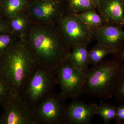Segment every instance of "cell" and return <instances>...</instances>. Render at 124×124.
<instances>
[{
  "instance_id": "obj_10",
  "label": "cell",
  "mask_w": 124,
  "mask_h": 124,
  "mask_svg": "<svg viewBox=\"0 0 124 124\" xmlns=\"http://www.w3.org/2000/svg\"><path fill=\"white\" fill-rule=\"evenodd\" d=\"M91 28L98 43L100 44L115 50L116 53L124 46V31L118 26L103 24Z\"/></svg>"
},
{
  "instance_id": "obj_23",
  "label": "cell",
  "mask_w": 124,
  "mask_h": 124,
  "mask_svg": "<svg viewBox=\"0 0 124 124\" xmlns=\"http://www.w3.org/2000/svg\"><path fill=\"white\" fill-rule=\"evenodd\" d=\"M115 120L118 124H124V104L116 107Z\"/></svg>"
},
{
  "instance_id": "obj_19",
  "label": "cell",
  "mask_w": 124,
  "mask_h": 124,
  "mask_svg": "<svg viewBox=\"0 0 124 124\" xmlns=\"http://www.w3.org/2000/svg\"><path fill=\"white\" fill-rule=\"evenodd\" d=\"M13 97L8 82L0 71V105L3 107Z\"/></svg>"
},
{
  "instance_id": "obj_15",
  "label": "cell",
  "mask_w": 124,
  "mask_h": 124,
  "mask_svg": "<svg viewBox=\"0 0 124 124\" xmlns=\"http://www.w3.org/2000/svg\"><path fill=\"white\" fill-rule=\"evenodd\" d=\"M74 14L85 24L91 28L101 26L105 22L102 16L93 10Z\"/></svg>"
},
{
  "instance_id": "obj_6",
  "label": "cell",
  "mask_w": 124,
  "mask_h": 124,
  "mask_svg": "<svg viewBox=\"0 0 124 124\" xmlns=\"http://www.w3.org/2000/svg\"><path fill=\"white\" fill-rule=\"evenodd\" d=\"M59 25L62 36L70 49L88 45L93 35L91 27L85 24L73 13L61 18Z\"/></svg>"
},
{
  "instance_id": "obj_12",
  "label": "cell",
  "mask_w": 124,
  "mask_h": 124,
  "mask_svg": "<svg viewBox=\"0 0 124 124\" xmlns=\"http://www.w3.org/2000/svg\"><path fill=\"white\" fill-rule=\"evenodd\" d=\"M29 13L33 18L38 22L47 23L58 17L60 11L55 2L47 0L33 5L29 10Z\"/></svg>"
},
{
  "instance_id": "obj_3",
  "label": "cell",
  "mask_w": 124,
  "mask_h": 124,
  "mask_svg": "<svg viewBox=\"0 0 124 124\" xmlns=\"http://www.w3.org/2000/svg\"><path fill=\"white\" fill-rule=\"evenodd\" d=\"M121 64L117 60L102 61L89 69L84 92L101 99L112 98Z\"/></svg>"
},
{
  "instance_id": "obj_4",
  "label": "cell",
  "mask_w": 124,
  "mask_h": 124,
  "mask_svg": "<svg viewBox=\"0 0 124 124\" xmlns=\"http://www.w3.org/2000/svg\"><path fill=\"white\" fill-rule=\"evenodd\" d=\"M57 84L55 70L38 64L30 79L19 95L35 108L53 93Z\"/></svg>"
},
{
  "instance_id": "obj_14",
  "label": "cell",
  "mask_w": 124,
  "mask_h": 124,
  "mask_svg": "<svg viewBox=\"0 0 124 124\" xmlns=\"http://www.w3.org/2000/svg\"><path fill=\"white\" fill-rule=\"evenodd\" d=\"M116 53L115 50L98 43L89 51V64L93 66L98 64L106 55L111 54H116Z\"/></svg>"
},
{
  "instance_id": "obj_22",
  "label": "cell",
  "mask_w": 124,
  "mask_h": 124,
  "mask_svg": "<svg viewBox=\"0 0 124 124\" xmlns=\"http://www.w3.org/2000/svg\"><path fill=\"white\" fill-rule=\"evenodd\" d=\"M13 37L8 33H0V55L15 42Z\"/></svg>"
},
{
  "instance_id": "obj_1",
  "label": "cell",
  "mask_w": 124,
  "mask_h": 124,
  "mask_svg": "<svg viewBox=\"0 0 124 124\" xmlns=\"http://www.w3.org/2000/svg\"><path fill=\"white\" fill-rule=\"evenodd\" d=\"M38 63L27 41H15L0 55V71L8 82L14 96L19 95Z\"/></svg>"
},
{
  "instance_id": "obj_26",
  "label": "cell",
  "mask_w": 124,
  "mask_h": 124,
  "mask_svg": "<svg viewBox=\"0 0 124 124\" xmlns=\"http://www.w3.org/2000/svg\"><path fill=\"white\" fill-rule=\"evenodd\" d=\"M94 0V1H95L96 2H99L100 1L104 0Z\"/></svg>"
},
{
  "instance_id": "obj_8",
  "label": "cell",
  "mask_w": 124,
  "mask_h": 124,
  "mask_svg": "<svg viewBox=\"0 0 124 124\" xmlns=\"http://www.w3.org/2000/svg\"><path fill=\"white\" fill-rule=\"evenodd\" d=\"M3 107L0 124H38L35 108L19 95L14 96Z\"/></svg>"
},
{
  "instance_id": "obj_11",
  "label": "cell",
  "mask_w": 124,
  "mask_h": 124,
  "mask_svg": "<svg viewBox=\"0 0 124 124\" xmlns=\"http://www.w3.org/2000/svg\"><path fill=\"white\" fill-rule=\"evenodd\" d=\"M105 22L115 26L124 24V4L122 0H108L100 8Z\"/></svg>"
},
{
  "instance_id": "obj_7",
  "label": "cell",
  "mask_w": 124,
  "mask_h": 124,
  "mask_svg": "<svg viewBox=\"0 0 124 124\" xmlns=\"http://www.w3.org/2000/svg\"><path fill=\"white\" fill-rule=\"evenodd\" d=\"M66 99L53 92L41 102L34 108L38 124H64Z\"/></svg>"
},
{
  "instance_id": "obj_21",
  "label": "cell",
  "mask_w": 124,
  "mask_h": 124,
  "mask_svg": "<svg viewBox=\"0 0 124 124\" xmlns=\"http://www.w3.org/2000/svg\"><path fill=\"white\" fill-rule=\"evenodd\" d=\"M113 96L124 104V63L121 64Z\"/></svg>"
},
{
  "instance_id": "obj_9",
  "label": "cell",
  "mask_w": 124,
  "mask_h": 124,
  "mask_svg": "<svg viewBox=\"0 0 124 124\" xmlns=\"http://www.w3.org/2000/svg\"><path fill=\"white\" fill-rule=\"evenodd\" d=\"M97 104H86L76 99L66 106L64 124H89L96 115Z\"/></svg>"
},
{
  "instance_id": "obj_13",
  "label": "cell",
  "mask_w": 124,
  "mask_h": 124,
  "mask_svg": "<svg viewBox=\"0 0 124 124\" xmlns=\"http://www.w3.org/2000/svg\"><path fill=\"white\" fill-rule=\"evenodd\" d=\"M87 45L75 46L68 56L67 60L86 73L89 69V51Z\"/></svg>"
},
{
  "instance_id": "obj_24",
  "label": "cell",
  "mask_w": 124,
  "mask_h": 124,
  "mask_svg": "<svg viewBox=\"0 0 124 124\" xmlns=\"http://www.w3.org/2000/svg\"><path fill=\"white\" fill-rule=\"evenodd\" d=\"M117 55L118 60L117 61L120 63H124V46H122L119 50L117 51V53L116 54Z\"/></svg>"
},
{
  "instance_id": "obj_2",
  "label": "cell",
  "mask_w": 124,
  "mask_h": 124,
  "mask_svg": "<svg viewBox=\"0 0 124 124\" xmlns=\"http://www.w3.org/2000/svg\"><path fill=\"white\" fill-rule=\"evenodd\" d=\"M27 41L38 64L51 70H55L71 53L61 32L49 26H33Z\"/></svg>"
},
{
  "instance_id": "obj_16",
  "label": "cell",
  "mask_w": 124,
  "mask_h": 124,
  "mask_svg": "<svg viewBox=\"0 0 124 124\" xmlns=\"http://www.w3.org/2000/svg\"><path fill=\"white\" fill-rule=\"evenodd\" d=\"M116 107L103 101L97 104L95 114L102 119L105 124H110L111 121L115 120Z\"/></svg>"
},
{
  "instance_id": "obj_17",
  "label": "cell",
  "mask_w": 124,
  "mask_h": 124,
  "mask_svg": "<svg viewBox=\"0 0 124 124\" xmlns=\"http://www.w3.org/2000/svg\"><path fill=\"white\" fill-rule=\"evenodd\" d=\"M26 4V0H5L3 10L7 17L10 19L22 13Z\"/></svg>"
},
{
  "instance_id": "obj_18",
  "label": "cell",
  "mask_w": 124,
  "mask_h": 124,
  "mask_svg": "<svg viewBox=\"0 0 124 124\" xmlns=\"http://www.w3.org/2000/svg\"><path fill=\"white\" fill-rule=\"evenodd\" d=\"M10 25L12 31L22 35L26 31L29 26L27 16L22 13L10 19Z\"/></svg>"
},
{
  "instance_id": "obj_25",
  "label": "cell",
  "mask_w": 124,
  "mask_h": 124,
  "mask_svg": "<svg viewBox=\"0 0 124 124\" xmlns=\"http://www.w3.org/2000/svg\"><path fill=\"white\" fill-rule=\"evenodd\" d=\"M9 28L4 23L0 21V33H10Z\"/></svg>"
},
{
  "instance_id": "obj_20",
  "label": "cell",
  "mask_w": 124,
  "mask_h": 124,
  "mask_svg": "<svg viewBox=\"0 0 124 124\" xmlns=\"http://www.w3.org/2000/svg\"><path fill=\"white\" fill-rule=\"evenodd\" d=\"M94 0H70V6L74 13H78L90 10L95 7Z\"/></svg>"
},
{
  "instance_id": "obj_5",
  "label": "cell",
  "mask_w": 124,
  "mask_h": 124,
  "mask_svg": "<svg viewBox=\"0 0 124 124\" xmlns=\"http://www.w3.org/2000/svg\"><path fill=\"white\" fill-rule=\"evenodd\" d=\"M57 83L61 88L60 93L66 99H77L84 92L86 73L67 60L55 70Z\"/></svg>"
}]
</instances>
